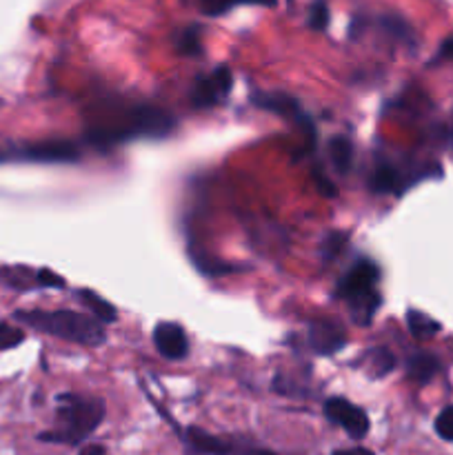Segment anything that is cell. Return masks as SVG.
I'll use <instances>...</instances> for the list:
<instances>
[{
	"label": "cell",
	"instance_id": "obj_1",
	"mask_svg": "<svg viewBox=\"0 0 453 455\" xmlns=\"http://www.w3.org/2000/svg\"><path fill=\"white\" fill-rule=\"evenodd\" d=\"M102 420H105V403L100 398L62 394L58 398L56 425L52 431L40 434L38 440L76 447V444L84 443L100 427Z\"/></svg>",
	"mask_w": 453,
	"mask_h": 455
},
{
	"label": "cell",
	"instance_id": "obj_2",
	"mask_svg": "<svg viewBox=\"0 0 453 455\" xmlns=\"http://www.w3.org/2000/svg\"><path fill=\"white\" fill-rule=\"evenodd\" d=\"M13 318L27 327L47 336L74 342L83 347H100L105 342V329L93 315L76 314V311H16Z\"/></svg>",
	"mask_w": 453,
	"mask_h": 455
},
{
	"label": "cell",
	"instance_id": "obj_3",
	"mask_svg": "<svg viewBox=\"0 0 453 455\" xmlns=\"http://www.w3.org/2000/svg\"><path fill=\"white\" fill-rule=\"evenodd\" d=\"M173 129V118L155 107H136L120 123L100 124L89 132V142L96 147H111L133 138H163Z\"/></svg>",
	"mask_w": 453,
	"mask_h": 455
},
{
	"label": "cell",
	"instance_id": "obj_4",
	"mask_svg": "<svg viewBox=\"0 0 453 455\" xmlns=\"http://www.w3.org/2000/svg\"><path fill=\"white\" fill-rule=\"evenodd\" d=\"M378 278H380L378 267L371 260H360L338 283L336 298L349 302L351 315L358 324L371 323L373 314L380 307V293L376 289Z\"/></svg>",
	"mask_w": 453,
	"mask_h": 455
},
{
	"label": "cell",
	"instance_id": "obj_5",
	"mask_svg": "<svg viewBox=\"0 0 453 455\" xmlns=\"http://www.w3.org/2000/svg\"><path fill=\"white\" fill-rule=\"evenodd\" d=\"M80 160V149L76 142L60 140H34L13 142L0 140V164L4 163H34V164H60Z\"/></svg>",
	"mask_w": 453,
	"mask_h": 455
},
{
	"label": "cell",
	"instance_id": "obj_6",
	"mask_svg": "<svg viewBox=\"0 0 453 455\" xmlns=\"http://www.w3.org/2000/svg\"><path fill=\"white\" fill-rule=\"evenodd\" d=\"M251 102L258 107V109L271 111V114H275V116H282L284 120H291V123H296L298 127L302 129V133H305L306 151L314 149L318 132H315V124L311 123L309 116L302 111L300 102H298L296 98L287 96V93H280V92H253Z\"/></svg>",
	"mask_w": 453,
	"mask_h": 455
},
{
	"label": "cell",
	"instance_id": "obj_7",
	"mask_svg": "<svg viewBox=\"0 0 453 455\" xmlns=\"http://www.w3.org/2000/svg\"><path fill=\"white\" fill-rule=\"evenodd\" d=\"M187 444L194 449L195 453L203 455H275L274 451L265 447L251 444L249 440L240 438H218V435L207 434V431L191 427L187 429Z\"/></svg>",
	"mask_w": 453,
	"mask_h": 455
},
{
	"label": "cell",
	"instance_id": "obj_8",
	"mask_svg": "<svg viewBox=\"0 0 453 455\" xmlns=\"http://www.w3.org/2000/svg\"><path fill=\"white\" fill-rule=\"evenodd\" d=\"M324 416H327L329 422L345 429V434L354 440H362L369 434V427H371L367 413L345 398H329L324 403Z\"/></svg>",
	"mask_w": 453,
	"mask_h": 455
},
{
	"label": "cell",
	"instance_id": "obj_9",
	"mask_svg": "<svg viewBox=\"0 0 453 455\" xmlns=\"http://www.w3.org/2000/svg\"><path fill=\"white\" fill-rule=\"evenodd\" d=\"M231 84H234V76H231L229 67H216L209 76H203V78L195 80L194 92H191V102L198 109L218 105V102L229 96Z\"/></svg>",
	"mask_w": 453,
	"mask_h": 455
},
{
	"label": "cell",
	"instance_id": "obj_10",
	"mask_svg": "<svg viewBox=\"0 0 453 455\" xmlns=\"http://www.w3.org/2000/svg\"><path fill=\"white\" fill-rule=\"evenodd\" d=\"M306 345L318 355L338 354L346 345V333L333 320H315V323L309 324V331H306Z\"/></svg>",
	"mask_w": 453,
	"mask_h": 455
},
{
	"label": "cell",
	"instance_id": "obj_11",
	"mask_svg": "<svg viewBox=\"0 0 453 455\" xmlns=\"http://www.w3.org/2000/svg\"><path fill=\"white\" fill-rule=\"evenodd\" d=\"M154 345L158 354L167 360H182L189 354V340L180 324L160 323L154 329Z\"/></svg>",
	"mask_w": 453,
	"mask_h": 455
},
{
	"label": "cell",
	"instance_id": "obj_12",
	"mask_svg": "<svg viewBox=\"0 0 453 455\" xmlns=\"http://www.w3.org/2000/svg\"><path fill=\"white\" fill-rule=\"evenodd\" d=\"M438 369H440L438 358L431 354H425V351H420V354H416L407 363V376H409V380L417 382V385H426V382H429L431 378L438 373Z\"/></svg>",
	"mask_w": 453,
	"mask_h": 455
},
{
	"label": "cell",
	"instance_id": "obj_13",
	"mask_svg": "<svg viewBox=\"0 0 453 455\" xmlns=\"http://www.w3.org/2000/svg\"><path fill=\"white\" fill-rule=\"evenodd\" d=\"M78 298H80V302L87 307L89 314H91L96 320H100L102 324L115 323V307L109 305L105 298H100L98 293L89 291V289H80Z\"/></svg>",
	"mask_w": 453,
	"mask_h": 455
},
{
	"label": "cell",
	"instance_id": "obj_14",
	"mask_svg": "<svg viewBox=\"0 0 453 455\" xmlns=\"http://www.w3.org/2000/svg\"><path fill=\"white\" fill-rule=\"evenodd\" d=\"M278 0H198V7L204 16H222L234 7L258 4V7H275Z\"/></svg>",
	"mask_w": 453,
	"mask_h": 455
},
{
	"label": "cell",
	"instance_id": "obj_15",
	"mask_svg": "<svg viewBox=\"0 0 453 455\" xmlns=\"http://www.w3.org/2000/svg\"><path fill=\"white\" fill-rule=\"evenodd\" d=\"M329 156H331V164L338 173L345 176L354 163V147H351L349 138L338 136L329 142Z\"/></svg>",
	"mask_w": 453,
	"mask_h": 455
},
{
	"label": "cell",
	"instance_id": "obj_16",
	"mask_svg": "<svg viewBox=\"0 0 453 455\" xmlns=\"http://www.w3.org/2000/svg\"><path fill=\"white\" fill-rule=\"evenodd\" d=\"M400 187V172L389 163L378 164L376 172L371 178V189L376 194H386V191H393Z\"/></svg>",
	"mask_w": 453,
	"mask_h": 455
},
{
	"label": "cell",
	"instance_id": "obj_17",
	"mask_svg": "<svg viewBox=\"0 0 453 455\" xmlns=\"http://www.w3.org/2000/svg\"><path fill=\"white\" fill-rule=\"evenodd\" d=\"M407 324H409V331L413 333V338H420V340H425V338H433L435 333L440 331L438 320L422 314V311H409Z\"/></svg>",
	"mask_w": 453,
	"mask_h": 455
},
{
	"label": "cell",
	"instance_id": "obj_18",
	"mask_svg": "<svg viewBox=\"0 0 453 455\" xmlns=\"http://www.w3.org/2000/svg\"><path fill=\"white\" fill-rule=\"evenodd\" d=\"M176 49L178 53H185V56H198L200 49H203L198 27H187L185 31H180L176 36Z\"/></svg>",
	"mask_w": 453,
	"mask_h": 455
},
{
	"label": "cell",
	"instance_id": "obj_19",
	"mask_svg": "<svg viewBox=\"0 0 453 455\" xmlns=\"http://www.w3.org/2000/svg\"><path fill=\"white\" fill-rule=\"evenodd\" d=\"M369 363H371V373L376 378L386 376L389 371H393L395 367V358L391 355V351L386 349H373L369 354Z\"/></svg>",
	"mask_w": 453,
	"mask_h": 455
},
{
	"label": "cell",
	"instance_id": "obj_20",
	"mask_svg": "<svg viewBox=\"0 0 453 455\" xmlns=\"http://www.w3.org/2000/svg\"><path fill=\"white\" fill-rule=\"evenodd\" d=\"M329 25V7L324 0H315L309 7V27L315 31L327 29Z\"/></svg>",
	"mask_w": 453,
	"mask_h": 455
},
{
	"label": "cell",
	"instance_id": "obj_21",
	"mask_svg": "<svg viewBox=\"0 0 453 455\" xmlns=\"http://www.w3.org/2000/svg\"><path fill=\"white\" fill-rule=\"evenodd\" d=\"M22 340H25V333L20 329L12 327L7 323H0V351L13 349V347L22 345Z\"/></svg>",
	"mask_w": 453,
	"mask_h": 455
},
{
	"label": "cell",
	"instance_id": "obj_22",
	"mask_svg": "<svg viewBox=\"0 0 453 455\" xmlns=\"http://www.w3.org/2000/svg\"><path fill=\"white\" fill-rule=\"evenodd\" d=\"M435 434L447 443H453V407H447L435 418Z\"/></svg>",
	"mask_w": 453,
	"mask_h": 455
},
{
	"label": "cell",
	"instance_id": "obj_23",
	"mask_svg": "<svg viewBox=\"0 0 453 455\" xmlns=\"http://www.w3.org/2000/svg\"><path fill=\"white\" fill-rule=\"evenodd\" d=\"M36 284H40V287L62 289V287H65V280H62L60 275L53 274V271H49V269H40L38 274H36Z\"/></svg>",
	"mask_w": 453,
	"mask_h": 455
},
{
	"label": "cell",
	"instance_id": "obj_24",
	"mask_svg": "<svg viewBox=\"0 0 453 455\" xmlns=\"http://www.w3.org/2000/svg\"><path fill=\"white\" fill-rule=\"evenodd\" d=\"M346 243V234H331L327 240L322 243V249H329V253H324V258L336 256L338 251L342 249V244Z\"/></svg>",
	"mask_w": 453,
	"mask_h": 455
},
{
	"label": "cell",
	"instance_id": "obj_25",
	"mask_svg": "<svg viewBox=\"0 0 453 455\" xmlns=\"http://www.w3.org/2000/svg\"><path fill=\"white\" fill-rule=\"evenodd\" d=\"M315 185H318V191L322 196H336L338 194L336 185H333L331 180H327V178L322 176V172H320V169H318V173H315Z\"/></svg>",
	"mask_w": 453,
	"mask_h": 455
},
{
	"label": "cell",
	"instance_id": "obj_26",
	"mask_svg": "<svg viewBox=\"0 0 453 455\" xmlns=\"http://www.w3.org/2000/svg\"><path fill=\"white\" fill-rule=\"evenodd\" d=\"M80 455H107V449L102 444H87L84 449H80Z\"/></svg>",
	"mask_w": 453,
	"mask_h": 455
},
{
	"label": "cell",
	"instance_id": "obj_27",
	"mask_svg": "<svg viewBox=\"0 0 453 455\" xmlns=\"http://www.w3.org/2000/svg\"><path fill=\"white\" fill-rule=\"evenodd\" d=\"M440 58H449V60H453V36L442 43V47H440Z\"/></svg>",
	"mask_w": 453,
	"mask_h": 455
},
{
	"label": "cell",
	"instance_id": "obj_28",
	"mask_svg": "<svg viewBox=\"0 0 453 455\" xmlns=\"http://www.w3.org/2000/svg\"><path fill=\"white\" fill-rule=\"evenodd\" d=\"M333 455H376V453L369 451V449L355 447V449H340V451H336Z\"/></svg>",
	"mask_w": 453,
	"mask_h": 455
}]
</instances>
